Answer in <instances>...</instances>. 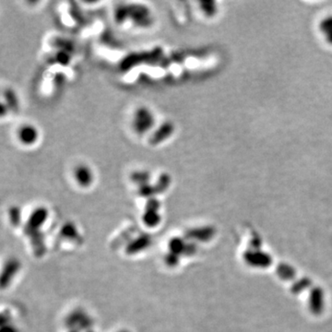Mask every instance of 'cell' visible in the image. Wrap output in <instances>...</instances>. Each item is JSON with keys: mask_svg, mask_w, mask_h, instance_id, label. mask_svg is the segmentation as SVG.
<instances>
[{"mask_svg": "<svg viewBox=\"0 0 332 332\" xmlns=\"http://www.w3.org/2000/svg\"><path fill=\"white\" fill-rule=\"evenodd\" d=\"M64 324L65 327H67L68 329L78 328L81 331L82 330L87 331L89 329H91V327L93 325V320L82 309H76L66 317Z\"/></svg>", "mask_w": 332, "mask_h": 332, "instance_id": "cell-1", "label": "cell"}, {"mask_svg": "<svg viewBox=\"0 0 332 332\" xmlns=\"http://www.w3.org/2000/svg\"><path fill=\"white\" fill-rule=\"evenodd\" d=\"M244 260L247 265L256 269H266L272 263L271 255L261 249L249 248L244 253Z\"/></svg>", "mask_w": 332, "mask_h": 332, "instance_id": "cell-2", "label": "cell"}, {"mask_svg": "<svg viewBox=\"0 0 332 332\" xmlns=\"http://www.w3.org/2000/svg\"><path fill=\"white\" fill-rule=\"evenodd\" d=\"M169 252L176 254L178 256H194L198 251L196 243L186 241L184 238H174L169 241L168 245Z\"/></svg>", "mask_w": 332, "mask_h": 332, "instance_id": "cell-3", "label": "cell"}, {"mask_svg": "<svg viewBox=\"0 0 332 332\" xmlns=\"http://www.w3.org/2000/svg\"><path fill=\"white\" fill-rule=\"evenodd\" d=\"M309 311L314 315H320L325 309L326 295L321 287H312L307 300Z\"/></svg>", "mask_w": 332, "mask_h": 332, "instance_id": "cell-4", "label": "cell"}, {"mask_svg": "<svg viewBox=\"0 0 332 332\" xmlns=\"http://www.w3.org/2000/svg\"><path fill=\"white\" fill-rule=\"evenodd\" d=\"M216 234V229L212 226L190 228L185 232V238L191 242H209Z\"/></svg>", "mask_w": 332, "mask_h": 332, "instance_id": "cell-5", "label": "cell"}, {"mask_svg": "<svg viewBox=\"0 0 332 332\" xmlns=\"http://www.w3.org/2000/svg\"><path fill=\"white\" fill-rule=\"evenodd\" d=\"M48 217V210L45 208L40 207L38 209L33 210V214L29 217L27 223L24 227V232L26 235L30 233L41 231L40 228L43 226Z\"/></svg>", "mask_w": 332, "mask_h": 332, "instance_id": "cell-6", "label": "cell"}, {"mask_svg": "<svg viewBox=\"0 0 332 332\" xmlns=\"http://www.w3.org/2000/svg\"><path fill=\"white\" fill-rule=\"evenodd\" d=\"M160 203L156 199H149L145 212L143 215V222L147 225L148 227H155L161 222V216L159 215Z\"/></svg>", "mask_w": 332, "mask_h": 332, "instance_id": "cell-7", "label": "cell"}, {"mask_svg": "<svg viewBox=\"0 0 332 332\" xmlns=\"http://www.w3.org/2000/svg\"><path fill=\"white\" fill-rule=\"evenodd\" d=\"M20 269V263L17 258H10L7 261L1 275V287L6 289L13 280L15 275L18 273Z\"/></svg>", "mask_w": 332, "mask_h": 332, "instance_id": "cell-8", "label": "cell"}, {"mask_svg": "<svg viewBox=\"0 0 332 332\" xmlns=\"http://www.w3.org/2000/svg\"><path fill=\"white\" fill-rule=\"evenodd\" d=\"M152 238L150 234H141L138 238L129 243L126 248L128 255H135L145 250L152 245Z\"/></svg>", "mask_w": 332, "mask_h": 332, "instance_id": "cell-9", "label": "cell"}, {"mask_svg": "<svg viewBox=\"0 0 332 332\" xmlns=\"http://www.w3.org/2000/svg\"><path fill=\"white\" fill-rule=\"evenodd\" d=\"M19 143L23 145H33L38 138V131L33 125H23L18 130Z\"/></svg>", "mask_w": 332, "mask_h": 332, "instance_id": "cell-10", "label": "cell"}, {"mask_svg": "<svg viewBox=\"0 0 332 332\" xmlns=\"http://www.w3.org/2000/svg\"><path fill=\"white\" fill-rule=\"evenodd\" d=\"M74 176L77 183L83 187H87L90 185L93 180L92 173L90 171V168H88L85 165H79L76 167Z\"/></svg>", "mask_w": 332, "mask_h": 332, "instance_id": "cell-11", "label": "cell"}, {"mask_svg": "<svg viewBox=\"0 0 332 332\" xmlns=\"http://www.w3.org/2000/svg\"><path fill=\"white\" fill-rule=\"evenodd\" d=\"M27 236L31 240V244L35 256H43L45 253V244H44V235L42 231L30 233Z\"/></svg>", "mask_w": 332, "mask_h": 332, "instance_id": "cell-12", "label": "cell"}, {"mask_svg": "<svg viewBox=\"0 0 332 332\" xmlns=\"http://www.w3.org/2000/svg\"><path fill=\"white\" fill-rule=\"evenodd\" d=\"M276 273L281 280H294V277L296 275V270L291 264L280 263L277 266Z\"/></svg>", "mask_w": 332, "mask_h": 332, "instance_id": "cell-13", "label": "cell"}, {"mask_svg": "<svg viewBox=\"0 0 332 332\" xmlns=\"http://www.w3.org/2000/svg\"><path fill=\"white\" fill-rule=\"evenodd\" d=\"M311 288H312V280H310L309 278L304 277L299 280H294V283L291 287V290L294 294H298L307 289H311Z\"/></svg>", "mask_w": 332, "mask_h": 332, "instance_id": "cell-14", "label": "cell"}, {"mask_svg": "<svg viewBox=\"0 0 332 332\" xmlns=\"http://www.w3.org/2000/svg\"><path fill=\"white\" fill-rule=\"evenodd\" d=\"M61 235L68 240L77 241L80 238V234L74 223H66L61 229Z\"/></svg>", "mask_w": 332, "mask_h": 332, "instance_id": "cell-15", "label": "cell"}, {"mask_svg": "<svg viewBox=\"0 0 332 332\" xmlns=\"http://www.w3.org/2000/svg\"><path fill=\"white\" fill-rule=\"evenodd\" d=\"M180 256L176 255V254H174V253H171V252H168L166 254L165 257H164V261H165L166 265L170 268H175L176 266L179 264L180 262Z\"/></svg>", "mask_w": 332, "mask_h": 332, "instance_id": "cell-16", "label": "cell"}, {"mask_svg": "<svg viewBox=\"0 0 332 332\" xmlns=\"http://www.w3.org/2000/svg\"><path fill=\"white\" fill-rule=\"evenodd\" d=\"M10 218L12 225L14 226L19 225L20 223V211L19 208L13 207L10 209Z\"/></svg>", "mask_w": 332, "mask_h": 332, "instance_id": "cell-17", "label": "cell"}, {"mask_svg": "<svg viewBox=\"0 0 332 332\" xmlns=\"http://www.w3.org/2000/svg\"><path fill=\"white\" fill-rule=\"evenodd\" d=\"M0 332H18L17 328L11 326L10 324H8V325H5V326H2L1 327V331Z\"/></svg>", "mask_w": 332, "mask_h": 332, "instance_id": "cell-18", "label": "cell"}, {"mask_svg": "<svg viewBox=\"0 0 332 332\" xmlns=\"http://www.w3.org/2000/svg\"><path fill=\"white\" fill-rule=\"evenodd\" d=\"M68 332H81V330L78 329V328H72V329H69Z\"/></svg>", "mask_w": 332, "mask_h": 332, "instance_id": "cell-19", "label": "cell"}, {"mask_svg": "<svg viewBox=\"0 0 332 332\" xmlns=\"http://www.w3.org/2000/svg\"><path fill=\"white\" fill-rule=\"evenodd\" d=\"M86 332H94L92 329H89V330H87Z\"/></svg>", "mask_w": 332, "mask_h": 332, "instance_id": "cell-20", "label": "cell"}, {"mask_svg": "<svg viewBox=\"0 0 332 332\" xmlns=\"http://www.w3.org/2000/svg\"><path fill=\"white\" fill-rule=\"evenodd\" d=\"M119 332H129V331H128V330H120V331Z\"/></svg>", "mask_w": 332, "mask_h": 332, "instance_id": "cell-21", "label": "cell"}]
</instances>
